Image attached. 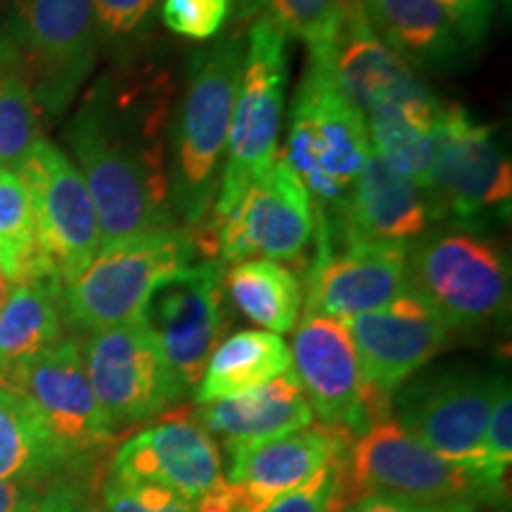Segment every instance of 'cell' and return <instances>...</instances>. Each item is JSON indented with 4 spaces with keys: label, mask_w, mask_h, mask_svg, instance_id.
Masks as SVG:
<instances>
[{
    "label": "cell",
    "mask_w": 512,
    "mask_h": 512,
    "mask_svg": "<svg viewBox=\"0 0 512 512\" xmlns=\"http://www.w3.org/2000/svg\"><path fill=\"white\" fill-rule=\"evenodd\" d=\"M221 261H200L166 278L145 306V323L155 332L181 394L195 392L230 318Z\"/></svg>",
    "instance_id": "cell-14"
},
{
    "label": "cell",
    "mask_w": 512,
    "mask_h": 512,
    "mask_svg": "<svg viewBox=\"0 0 512 512\" xmlns=\"http://www.w3.org/2000/svg\"><path fill=\"white\" fill-rule=\"evenodd\" d=\"M112 477L164 486L195 503L223 482L221 453L200 422L176 415L126 439L114 456Z\"/></svg>",
    "instance_id": "cell-20"
},
{
    "label": "cell",
    "mask_w": 512,
    "mask_h": 512,
    "mask_svg": "<svg viewBox=\"0 0 512 512\" xmlns=\"http://www.w3.org/2000/svg\"><path fill=\"white\" fill-rule=\"evenodd\" d=\"M503 382V377H489L472 370L432 375L399 394L396 422L439 458L465 467L484 482V434L491 406Z\"/></svg>",
    "instance_id": "cell-13"
},
{
    "label": "cell",
    "mask_w": 512,
    "mask_h": 512,
    "mask_svg": "<svg viewBox=\"0 0 512 512\" xmlns=\"http://www.w3.org/2000/svg\"><path fill=\"white\" fill-rule=\"evenodd\" d=\"M342 512L361 498L382 494L411 503H491L494 491L413 439L392 415L375 420L335 458Z\"/></svg>",
    "instance_id": "cell-4"
},
{
    "label": "cell",
    "mask_w": 512,
    "mask_h": 512,
    "mask_svg": "<svg viewBox=\"0 0 512 512\" xmlns=\"http://www.w3.org/2000/svg\"><path fill=\"white\" fill-rule=\"evenodd\" d=\"M38 140V105L27 76L0 72V169L19 171Z\"/></svg>",
    "instance_id": "cell-30"
},
{
    "label": "cell",
    "mask_w": 512,
    "mask_h": 512,
    "mask_svg": "<svg viewBox=\"0 0 512 512\" xmlns=\"http://www.w3.org/2000/svg\"><path fill=\"white\" fill-rule=\"evenodd\" d=\"M415 505L420 503H411L406 501V498H396V496L373 494V496L361 498L351 512H413Z\"/></svg>",
    "instance_id": "cell-40"
},
{
    "label": "cell",
    "mask_w": 512,
    "mask_h": 512,
    "mask_svg": "<svg viewBox=\"0 0 512 512\" xmlns=\"http://www.w3.org/2000/svg\"><path fill=\"white\" fill-rule=\"evenodd\" d=\"M290 36L261 15L245 34V60L230 119L226 169L209 219L226 216L254 178L275 162L285 93L290 83Z\"/></svg>",
    "instance_id": "cell-7"
},
{
    "label": "cell",
    "mask_w": 512,
    "mask_h": 512,
    "mask_svg": "<svg viewBox=\"0 0 512 512\" xmlns=\"http://www.w3.org/2000/svg\"><path fill=\"white\" fill-rule=\"evenodd\" d=\"M230 302L242 316L273 335L292 332L304 304L302 283L290 268L271 259H242L223 273Z\"/></svg>",
    "instance_id": "cell-27"
},
{
    "label": "cell",
    "mask_w": 512,
    "mask_h": 512,
    "mask_svg": "<svg viewBox=\"0 0 512 512\" xmlns=\"http://www.w3.org/2000/svg\"><path fill=\"white\" fill-rule=\"evenodd\" d=\"M351 439L344 430L309 425L275 439L228 441L230 470L223 479L233 494L235 510L266 512L337 458Z\"/></svg>",
    "instance_id": "cell-18"
},
{
    "label": "cell",
    "mask_w": 512,
    "mask_h": 512,
    "mask_svg": "<svg viewBox=\"0 0 512 512\" xmlns=\"http://www.w3.org/2000/svg\"><path fill=\"white\" fill-rule=\"evenodd\" d=\"M432 211L425 192L411 178L370 152L351 185L347 200L328 228L316 230V242H382L406 245L430 228Z\"/></svg>",
    "instance_id": "cell-21"
},
{
    "label": "cell",
    "mask_w": 512,
    "mask_h": 512,
    "mask_svg": "<svg viewBox=\"0 0 512 512\" xmlns=\"http://www.w3.org/2000/svg\"><path fill=\"white\" fill-rule=\"evenodd\" d=\"M233 8L235 0H164L162 22L188 41H209L221 34Z\"/></svg>",
    "instance_id": "cell-33"
},
{
    "label": "cell",
    "mask_w": 512,
    "mask_h": 512,
    "mask_svg": "<svg viewBox=\"0 0 512 512\" xmlns=\"http://www.w3.org/2000/svg\"><path fill=\"white\" fill-rule=\"evenodd\" d=\"M342 24L330 46V62L344 95L361 110L394 102L430 98V88L420 81L413 64L394 53L370 29L358 0H342Z\"/></svg>",
    "instance_id": "cell-22"
},
{
    "label": "cell",
    "mask_w": 512,
    "mask_h": 512,
    "mask_svg": "<svg viewBox=\"0 0 512 512\" xmlns=\"http://www.w3.org/2000/svg\"><path fill=\"white\" fill-rule=\"evenodd\" d=\"M425 197L432 221L477 223L508 211L512 166L496 126L475 119L463 105L441 102Z\"/></svg>",
    "instance_id": "cell-8"
},
{
    "label": "cell",
    "mask_w": 512,
    "mask_h": 512,
    "mask_svg": "<svg viewBox=\"0 0 512 512\" xmlns=\"http://www.w3.org/2000/svg\"><path fill=\"white\" fill-rule=\"evenodd\" d=\"M83 366L114 432L157 418L183 396L145 318L91 332Z\"/></svg>",
    "instance_id": "cell-10"
},
{
    "label": "cell",
    "mask_w": 512,
    "mask_h": 512,
    "mask_svg": "<svg viewBox=\"0 0 512 512\" xmlns=\"http://www.w3.org/2000/svg\"><path fill=\"white\" fill-rule=\"evenodd\" d=\"M266 512H342L337 496L335 458L306 479L297 491L275 501Z\"/></svg>",
    "instance_id": "cell-36"
},
{
    "label": "cell",
    "mask_w": 512,
    "mask_h": 512,
    "mask_svg": "<svg viewBox=\"0 0 512 512\" xmlns=\"http://www.w3.org/2000/svg\"><path fill=\"white\" fill-rule=\"evenodd\" d=\"M363 377L392 396L446 347L451 328L430 304L408 290L396 302L347 320Z\"/></svg>",
    "instance_id": "cell-19"
},
{
    "label": "cell",
    "mask_w": 512,
    "mask_h": 512,
    "mask_svg": "<svg viewBox=\"0 0 512 512\" xmlns=\"http://www.w3.org/2000/svg\"><path fill=\"white\" fill-rule=\"evenodd\" d=\"M15 34L36 105L62 112L95 64V0H17Z\"/></svg>",
    "instance_id": "cell-15"
},
{
    "label": "cell",
    "mask_w": 512,
    "mask_h": 512,
    "mask_svg": "<svg viewBox=\"0 0 512 512\" xmlns=\"http://www.w3.org/2000/svg\"><path fill=\"white\" fill-rule=\"evenodd\" d=\"M72 456L27 396L0 392V479H43Z\"/></svg>",
    "instance_id": "cell-28"
},
{
    "label": "cell",
    "mask_w": 512,
    "mask_h": 512,
    "mask_svg": "<svg viewBox=\"0 0 512 512\" xmlns=\"http://www.w3.org/2000/svg\"><path fill=\"white\" fill-rule=\"evenodd\" d=\"M441 102L430 98L394 102L366 114L370 147L396 174L427 192L434 159V119Z\"/></svg>",
    "instance_id": "cell-26"
},
{
    "label": "cell",
    "mask_w": 512,
    "mask_h": 512,
    "mask_svg": "<svg viewBox=\"0 0 512 512\" xmlns=\"http://www.w3.org/2000/svg\"><path fill=\"white\" fill-rule=\"evenodd\" d=\"M221 264L271 259L304 264L316 242V211L306 188L283 159L249 183L226 216L200 226Z\"/></svg>",
    "instance_id": "cell-9"
},
{
    "label": "cell",
    "mask_w": 512,
    "mask_h": 512,
    "mask_svg": "<svg viewBox=\"0 0 512 512\" xmlns=\"http://www.w3.org/2000/svg\"><path fill=\"white\" fill-rule=\"evenodd\" d=\"M174 76L162 64L114 69L95 83L67 128L98 214L100 247L145 230L174 228L169 138Z\"/></svg>",
    "instance_id": "cell-1"
},
{
    "label": "cell",
    "mask_w": 512,
    "mask_h": 512,
    "mask_svg": "<svg viewBox=\"0 0 512 512\" xmlns=\"http://www.w3.org/2000/svg\"><path fill=\"white\" fill-rule=\"evenodd\" d=\"M482 456V477L486 486L503 496V479L508 477L512 463V396L508 382L501 384L491 406Z\"/></svg>",
    "instance_id": "cell-32"
},
{
    "label": "cell",
    "mask_w": 512,
    "mask_h": 512,
    "mask_svg": "<svg viewBox=\"0 0 512 512\" xmlns=\"http://www.w3.org/2000/svg\"><path fill=\"white\" fill-rule=\"evenodd\" d=\"M200 242L192 228H159L102 245L62 290L69 320L83 330H107L143 318L152 292L195 264Z\"/></svg>",
    "instance_id": "cell-5"
},
{
    "label": "cell",
    "mask_w": 512,
    "mask_h": 512,
    "mask_svg": "<svg viewBox=\"0 0 512 512\" xmlns=\"http://www.w3.org/2000/svg\"><path fill=\"white\" fill-rule=\"evenodd\" d=\"M240 17L264 10L287 36L302 38L309 48L330 46L342 24V0H235Z\"/></svg>",
    "instance_id": "cell-31"
},
{
    "label": "cell",
    "mask_w": 512,
    "mask_h": 512,
    "mask_svg": "<svg viewBox=\"0 0 512 512\" xmlns=\"http://www.w3.org/2000/svg\"><path fill=\"white\" fill-rule=\"evenodd\" d=\"M294 377L320 422L358 437L375 420L392 415L389 396L366 382L344 320L304 313L292 347Z\"/></svg>",
    "instance_id": "cell-12"
},
{
    "label": "cell",
    "mask_w": 512,
    "mask_h": 512,
    "mask_svg": "<svg viewBox=\"0 0 512 512\" xmlns=\"http://www.w3.org/2000/svg\"><path fill=\"white\" fill-rule=\"evenodd\" d=\"M43 496L36 479H0V512H29Z\"/></svg>",
    "instance_id": "cell-38"
},
{
    "label": "cell",
    "mask_w": 512,
    "mask_h": 512,
    "mask_svg": "<svg viewBox=\"0 0 512 512\" xmlns=\"http://www.w3.org/2000/svg\"><path fill=\"white\" fill-rule=\"evenodd\" d=\"M413 512H477L472 503H437V505H415Z\"/></svg>",
    "instance_id": "cell-41"
},
{
    "label": "cell",
    "mask_w": 512,
    "mask_h": 512,
    "mask_svg": "<svg viewBox=\"0 0 512 512\" xmlns=\"http://www.w3.org/2000/svg\"><path fill=\"white\" fill-rule=\"evenodd\" d=\"M62 287L55 283L15 285L0 306V358L10 366L53 347L62 335Z\"/></svg>",
    "instance_id": "cell-29"
},
{
    "label": "cell",
    "mask_w": 512,
    "mask_h": 512,
    "mask_svg": "<svg viewBox=\"0 0 512 512\" xmlns=\"http://www.w3.org/2000/svg\"><path fill=\"white\" fill-rule=\"evenodd\" d=\"M245 60V34H228L192 55L169 138V188L176 219H209L226 164L230 119Z\"/></svg>",
    "instance_id": "cell-2"
},
{
    "label": "cell",
    "mask_w": 512,
    "mask_h": 512,
    "mask_svg": "<svg viewBox=\"0 0 512 512\" xmlns=\"http://www.w3.org/2000/svg\"><path fill=\"white\" fill-rule=\"evenodd\" d=\"M102 512H197L195 503L157 484L112 477L102 489Z\"/></svg>",
    "instance_id": "cell-34"
},
{
    "label": "cell",
    "mask_w": 512,
    "mask_h": 512,
    "mask_svg": "<svg viewBox=\"0 0 512 512\" xmlns=\"http://www.w3.org/2000/svg\"><path fill=\"white\" fill-rule=\"evenodd\" d=\"M5 389L15 392V384H12V366L0 358V392H5Z\"/></svg>",
    "instance_id": "cell-42"
},
{
    "label": "cell",
    "mask_w": 512,
    "mask_h": 512,
    "mask_svg": "<svg viewBox=\"0 0 512 512\" xmlns=\"http://www.w3.org/2000/svg\"><path fill=\"white\" fill-rule=\"evenodd\" d=\"M370 29L413 67H453L465 46L437 0H358Z\"/></svg>",
    "instance_id": "cell-24"
},
{
    "label": "cell",
    "mask_w": 512,
    "mask_h": 512,
    "mask_svg": "<svg viewBox=\"0 0 512 512\" xmlns=\"http://www.w3.org/2000/svg\"><path fill=\"white\" fill-rule=\"evenodd\" d=\"M451 19L453 29L465 48L482 46L491 29L498 0H437Z\"/></svg>",
    "instance_id": "cell-37"
},
{
    "label": "cell",
    "mask_w": 512,
    "mask_h": 512,
    "mask_svg": "<svg viewBox=\"0 0 512 512\" xmlns=\"http://www.w3.org/2000/svg\"><path fill=\"white\" fill-rule=\"evenodd\" d=\"M29 512H88V510L83 508V503L72 494V491L55 489V491H48V494L43 496Z\"/></svg>",
    "instance_id": "cell-39"
},
{
    "label": "cell",
    "mask_w": 512,
    "mask_h": 512,
    "mask_svg": "<svg viewBox=\"0 0 512 512\" xmlns=\"http://www.w3.org/2000/svg\"><path fill=\"white\" fill-rule=\"evenodd\" d=\"M309 261L304 313L347 323L408 292V245L318 242Z\"/></svg>",
    "instance_id": "cell-16"
},
{
    "label": "cell",
    "mask_w": 512,
    "mask_h": 512,
    "mask_svg": "<svg viewBox=\"0 0 512 512\" xmlns=\"http://www.w3.org/2000/svg\"><path fill=\"white\" fill-rule=\"evenodd\" d=\"M12 384L34 403L50 432L72 453L107 446L117 434L95 399L83 354L72 339H60L15 363Z\"/></svg>",
    "instance_id": "cell-17"
},
{
    "label": "cell",
    "mask_w": 512,
    "mask_h": 512,
    "mask_svg": "<svg viewBox=\"0 0 512 512\" xmlns=\"http://www.w3.org/2000/svg\"><path fill=\"white\" fill-rule=\"evenodd\" d=\"M12 290H15V285H12V280L3 273V268H0V306L5 304V299L10 297Z\"/></svg>",
    "instance_id": "cell-43"
},
{
    "label": "cell",
    "mask_w": 512,
    "mask_h": 512,
    "mask_svg": "<svg viewBox=\"0 0 512 512\" xmlns=\"http://www.w3.org/2000/svg\"><path fill=\"white\" fill-rule=\"evenodd\" d=\"M408 290L451 330L486 328L508 313V256L498 242L475 230H434L408 247Z\"/></svg>",
    "instance_id": "cell-6"
},
{
    "label": "cell",
    "mask_w": 512,
    "mask_h": 512,
    "mask_svg": "<svg viewBox=\"0 0 512 512\" xmlns=\"http://www.w3.org/2000/svg\"><path fill=\"white\" fill-rule=\"evenodd\" d=\"M17 174L27 185L34 207L38 247L53 280L64 290L100 249L91 192L72 159L43 138Z\"/></svg>",
    "instance_id": "cell-11"
},
{
    "label": "cell",
    "mask_w": 512,
    "mask_h": 512,
    "mask_svg": "<svg viewBox=\"0 0 512 512\" xmlns=\"http://www.w3.org/2000/svg\"><path fill=\"white\" fill-rule=\"evenodd\" d=\"M330 46L309 48L280 157L309 192L316 230L328 228L339 214L373 152L366 117L344 95L332 72Z\"/></svg>",
    "instance_id": "cell-3"
},
{
    "label": "cell",
    "mask_w": 512,
    "mask_h": 512,
    "mask_svg": "<svg viewBox=\"0 0 512 512\" xmlns=\"http://www.w3.org/2000/svg\"><path fill=\"white\" fill-rule=\"evenodd\" d=\"M155 10L157 0H95L98 38L117 46L140 38L150 27Z\"/></svg>",
    "instance_id": "cell-35"
},
{
    "label": "cell",
    "mask_w": 512,
    "mask_h": 512,
    "mask_svg": "<svg viewBox=\"0 0 512 512\" xmlns=\"http://www.w3.org/2000/svg\"><path fill=\"white\" fill-rule=\"evenodd\" d=\"M292 366L290 347L280 335L266 330H242L223 339L211 354L200 384L197 403H214L240 396L285 375Z\"/></svg>",
    "instance_id": "cell-25"
},
{
    "label": "cell",
    "mask_w": 512,
    "mask_h": 512,
    "mask_svg": "<svg viewBox=\"0 0 512 512\" xmlns=\"http://www.w3.org/2000/svg\"><path fill=\"white\" fill-rule=\"evenodd\" d=\"M313 418L302 384L290 370L252 392L207 403L200 413L204 430L221 434L226 441L285 437L313 425Z\"/></svg>",
    "instance_id": "cell-23"
}]
</instances>
